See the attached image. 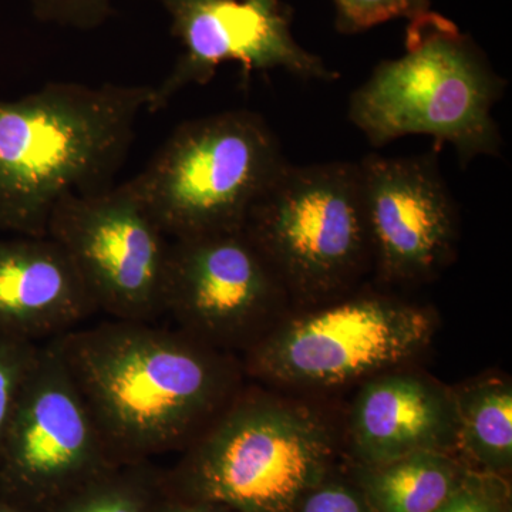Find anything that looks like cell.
Instances as JSON below:
<instances>
[{"instance_id": "1", "label": "cell", "mask_w": 512, "mask_h": 512, "mask_svg": "<svg viewBox=\"0 0 512 512\" xmlns=\"http://www.w3.org/2000/svg\"><path fill=\"white\" fill-rule=\"evenodd\" d=\"M114 461L190 446L244 387L237 357L153 322L52 339Z\"/></svg>"}, {"instance_id": "12", "label": "cell", "mask_w": 512, "mask_h": 512, "mask_svg": "<svg viewBox=\"0 0 512 512\" xmlns=\"http://www.w3.org/2000/svg\"><path fill=\"white\" fill-rule=\"evenodd\" d=\"M0 460L10 476L35 491L87 483L116 463L52 340L40 346Z\"/></svg>"}, {"instance_id": "16", "label": "cell", "mask_w": 512, "mask_h": 512, "mask_svg": "<svg viewBox=\"0 0 512 512\" xmlns=\"http://www.w3.org/2000/svg\"><path fill=\"white\" fill-rule=\"evenodd\" d=\"M457 448L490 470L512 461V386L504 377H487L453 389Z\"/></svg>"}, {"instance_id": "14", "label": "cell", "mask_w": 512, "mask_h": 512, "mask_svg": "<svg viewBox=\"0 0 512 512\" xmlns=\"http://www.w3.org/2000/svg\"><path fill=\"white\" fill-rule=\"evenodd\" d=\"M96 312L72 261L53 239L0 238V336L52 340Z\"/></svg>"}, {"instance_id": "7", "label": "cell", "mask_w": 512, "mask_h": 512, "mask_svg": "<svg viewBox=\"0 0 512 512\" xmlns=\"http://www.w3.org/2000/svg\"><path fill=\"white\" fill-rule=\"evenodd\" d=\"M436 312L373 292H348L285 315L244 353V375L286 389L365 382L421 355L437 332Z\"/></svg>"}, {"instance_id": "23", "label": "cell", "mask_w": 512, "mask_h": 512, "mask_svg": "<svg viewBox=\"0 0 512 512\" xmlns=\"http://www.w3.org/2000/svg\"><path fill=\"white\" fill-rule=\"evenodd\" d=\"M208 507H200V505H194V507H168L160 512H214L212 511L211 504L205 503Z\"/></svg>"}, {"instance_id": "5", "label": "cell", "mask_w": 512, "mask_h": 512, "mask_svg": "<svg viewBox=\"0 0 512 512\" xmlns=\"http://www.w3.org/2000/svg\"><path fill=\"white\" fill-rule=\"evenodd\" d=\"M288 163L261 114L229 110L185 121L131 178L170 239L239 231Z\"/></svg>"}, {"instance_id": "17", "label": "cell", "mask_w": 512, "mask_h": 512, "mask_svg": "<svg viewBox=\"0 0 512 512\" xmlns=\"http://www.w3.org/2000/svg\"><path fill=\"white\" fill-rule=\"evenodd\" d=\"M39 353L37 343L0 336V448Z\"/></svg>"}, {"instance_id": "24", "label": "cell", "mask_w": 512, "mask_h": 512, "mask_svg": "<svg viewBox=\"0 0 512 512\" xmlns=\"http://www.w3.org/2000/svg\"><path fill=\"white\" fill-rule=\"evenodd\" d=\"M0 512H18V511L10 510V508H6V507H0Z\"/></svg>"}, {"instance_id": "22", "label": "cell", "mask_w": 512, "mask_h": 512, "mask_svg": "<svg viewBox=\"0 0 512 512\" xmlns=\"http://www.w3.org/2000/svg\"><path fill=\"white\" fill-rule=\"evenodd\" d=\"M437 512H500V508L484 488L466 478L453 497Z\"/></svg>"}, {"instance_id": "11", "label": "cell", "mask_w": 512, "mask_h": 512, "mask_svg": "<svg viewBox=\"0 0 512 512\" xmlns=\"http://www.w3.org/2000/svg\"><path fill=\"white\" fill-rule=\"evenodd\" d=\"M372 268L384 284L429 281L456 251V202L430 154L357 161Z\"/></svg>"}, {"instance_id": "13", "label": "cell", "mask_w": 512, "mask_h": 512, "mask_svg": "<svg viewBox=\"0 0 512 512\" xmlns=\"http://www.w3.org/2000/svg\"><path fill=\"white\" fill-rule=\"evenodd\" d=\"M348 436L367 466L420 451L450 453L457 448L453 389L404 367L370 377L350 409Z\"/></svg>"}, {"instance_id": "10", "label": "cell", "mask_w": 512, "mask_h": 512, "mask_svg": "<svg viewBox=\"0 0 512 512\" xmlns=\"http://www.w3.org/2000/svg\"><path fill=\"white\" fill-rule=\"evenodd\" d=\"M168 13L183 53L153 86L148 113L164 109L190 86H204L218 67L237 63L245 76L284 70L302 80L335 82L338 72L303 49L292 33V10L284 0H156Z\"/></svg>"}, {"instance_id": "18", "label": "cell", "mask_w": 512, "mask_h": 512, "mask_svg": "<svg viewBox=\"0 0 512 512\" xmlns=\"http://www.w3.org/2000/svg\"><path fill=\"white\" fill-rule=\"evenodd\" d=\"M336 28L346 35L365 32L393 19H413L430 9L429 0H335Z\"/></svg>"}, {"instance_id": "3", "label": "cell", "mask_w": 512, "mask_h": 512, "mask_svg": "<svg viewBox=\"0 0 512 512\" xmlns=\"http://www.w3.org/2000/svg\"><path fill=\"white\" fill-rule=\"evenodd\" d=\"M505 89L474 40L429 9L409 20L403 55L377 64L353 92L348 116L375 147L431 137L467 164L500 154L493 111Z\"/></svg>"}, {"instance_id": "20", "label": "cell", "mask_w": 512, "mask_h": 512, "mask_svg": "<svg viewBox=\"0 0 512 512\" xmlns=\"http://www.w3.org/2000/svg\"><path fill=\"white\" fill-rule=\"evenodd\" d=\"M96 478V477H94ZM84 483V490L70 498L62 512H147L146 501L127 485Z\"/></svg>"}, {"instance_id": "6", "label": "cell", "mask_w": 512, "mask_h": 512, "mask_svg": "<svg viewBox=\"0 0 512 512\" xmlns=\"http://www.w3.org/2000/svg\"><path fill=\"white\" fill-rule=\"evenodd\" d=\"M244 231L301 305L355 291L372 268L357 161H288L249 211Z\"/></svg>"}, {"instance_id": "19", "label": "cell", "mask_w": 512, "mask_h": 512, "mask_svg": "<svg viewBox=\"0 0 512 512\" xmlns=\"http://www.w3.org/2000/svg\"><path fill=\"white\" fill-rule=\"evenodd\" d=\"M30 6L39 22L77 30L100 28L113 15V0H30Z\"/></svg>"}, {"instance_id": "2", "label": "cell", "mask_w": 512, "mask_h": 512, "mask_svg": "<svg viewBox=\"0 0 512 512\" xmlns=\"http://www.w3.org/2000/svg\"><path fill=\"white\" fill-rule=\"evenodd\" d=\"M153 86L52 82L0 99V229L46 237L64 195L100 194L126 163Z\"/></svg>"}, {"instance_id": "9", "label": "cell", "mask_w": 512, "mask_h": 512, "mask_svg": "<svg viewBox=\"0 0 512 512\" xmlns=\"http://www.w3.org/2000/svg\"><path fill=\"white\" fill-rule=\"evenodd\" d=\"M281 279L244 229L171 242L165 315L221 352H247L288 315Z\"/></svg>"}, {"instance_id": "15", "label": "cell", "mask_w": 512, "mask_h": 512, "mask_svg": "<svg viewBox=\"0 0 512 512\" xmlns=\"http://www.w3.org/2000/svg\"><path fill=\"white\" fill-rule=\"evenodd\" d=\"M369 467L365 488L377 512H437L466 481L444 451H420Z\"/></svg>"}, {"instance_id": "21", "label": "cell", "mask_w": 512, "mask_h": 512, "mask_svg": "<svg viewBox=\"0 0 512 512\" xmlns=\"http://www.w3.org/2000/svg\"><path fill=\"white\" fill-rule=\"evenodd\" d=\"M298 505V512H367L359 495L342 485L313 487Z\"/></svg>"}, {"instance_id": "8", "label": "cell", "mask_w": 512, "mask_h": 512, "mask_svg": "<svg viewBox=\"0 0 512 512\" xmlns=\"http://www.w3.org/2000/svg\"><path fill=\"white\" fill-rule=\"evenodd\" d=\"M82 278L97 312L154 322L165 315L173 239L161 229L133 180L93 195H64L47 235Z\"/></svg>"}, {"instance_id": "4", "label": "cell", "mask_w": 512, "mask_h": 512, "mask_svg": "<svg viewBox=\"0 0 512 512\" xmlns=\"http://www.w3.org/2000/svg\"><path fill=\"white\" fill-rule=\"evenodd\" d=\"M335 436L308 404L244 386L185 447L180 480L194 501L238 512H292L325 473Z\"/></svg>"}]
</instances>
